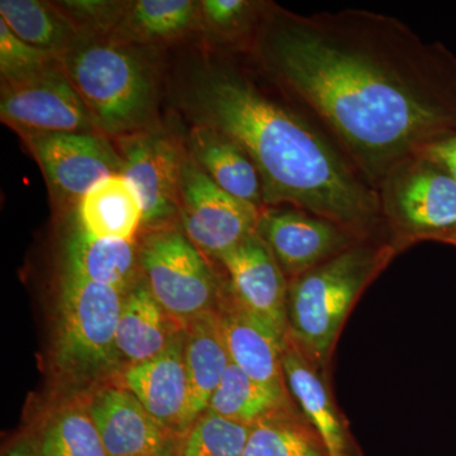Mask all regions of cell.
<instances>
[{"instance_id":"cell-1","label":"cell","mask_w":456,"mask_h":456,"mask_svg":"<svg viewBox=\"0 0 456 456\" xmlns=\"http://www.w3.org/2000/svg\"><path fill=\"white\" fill-rule=\"evenodd\" d=\"M261 74L378 191L395 167L456 134V56L397 18L265 3L251 41Z\"/></svg>"},{"instance_id":"cell-2","label":"cell","mask_w":456,"mask_h":456,"mask_svg":"<svg viewBox=\"0 0 456 456\" xmlns=\"http://www.w3.org/2000/svg\"><path fill=\"white\" fill-rule=\"evenodd\" d=\"M185 106L196 125L226 134L251 159L264 207L305 209L360 236L382 220L379 194L334 141L289 99L270 94L239 66L207 65L191 80Z\"/></svg>"},{"instance_id":"cell-3","label":"cell","mask_w":456,"mask_h":456,"mask_svg":"<svg viewBox=\"0 0 456 456\" xmlns=\"http://www.w3.org/2000/svg\"><path fill=\"white\" fill-rule=\"evenodd\" d=\"M136 45L112 37H80L59 57L95 127L122 139L151 130L158 112L154 65Z\"/></svg>"},{"instance_id":"cell-4","label":"cell","mask_w":456,"mask_h":456,"mask_svg":"<svg viewBox=\"0 0 456 456\" xmlns=\"http://www.w3.org/2000/svg\"><path fill=\"white\" fill-rule=\"evenodd\" d=\"M388 257V248L355 244L292 279L288 285V325L305 351L321 360L356 297Z\"/></svg>"},{"instance_id":"cell-5","label":"cell","mask_w":456,"mask_h":456,"mask_svg":"<svg viewBox=\"0 0 456 456\" xmlns=\"http://www.w3.org/2000/svg\"><path fill=\"white\" fill-rule=\"evenodd\" d=\"M125 293L62 274L57 308L55 365L66 382L106 378L122 362L116 334Z\"/></svg>"},{"instance_id":"cell-6","label":"cell","mask_w":456,"mask_h":456,"mask_svg":"<svg viewBox=\"0 0 456 456\" xmlns=\"http://www.w3.org/2000/svg\"><path fill=\"white\" fill-rule=\"evenodd\" d=\"M141 278L183 330L216 310L221 289L202 253L173 228H158L139 246Z\"/></svg>"},{"instance_id":"cell-7","label":"cell","mask_w":456,"mask_h":456,"mask_svg":"<svg viewBox=\"0 0 456 456\" xmlns=\"http://www.w3.org/2000/svg\"><path fill=\"white\" fill-rule=\"evenodd\" d=\"M378 194L383 217L401 230L441 241L456 231V180L424 155L395 167Z\"/></svg>"},{"instance_id":"cell-8","label":"cell","mask_w":456,"mask_h":456,"mask_svg":"<svg viewBox=\"0 0 456 456\" xmlns=\"http://www.w3.org/2000/svg\"><path fill=\"white\" fill-rule=\"evenodd\" d=\"M261 209L231 196L185 154L179 216L184 235L200 253L218 257L256 232Z\"/></svg>"},{"instance_id":"cell-9","label":"cell","mask_w":456,"mask_h":456,"mask_svg":"<svg viewBox=\"0 0 456 456\" xmlns=\"http://www.w3.org/2000/svg\"><path fill=\"white\" fill-rule=\"evenodd\" d=\"M0 118L20 136L99 132L60 61L25 82L2 86Z\"/></svg>"},{"instance_id":"cell-10","label":"cell","mask_w":456,"mask_h":456,"mask_svg":"<svg viewBox=\"0 0 456 456\" xmlns=\"http://www.w3.org/2000/svg\"><path fill=\"white\" fill-rule=\"evenodd\" d=\"M22 137L60 203L75 207L102 179L123 174L121 155L99 132Z\"/></svg>"},{"instance_id":"cell-11","label":"cell","mask_w":456,"mask_h":456,"mask_svg":"<svg viewBox=\"0 0 456 456\" xmlns=\"http://www.w3.org/2000/svg\"><path fill=\"white\" fill-rule=\"evenodd\" d=\"M285 277L292 279L358 244L362 236L290 206L264 207L256 228Z\"/></svg>"},{"instance_id":"cell-12","label":"cell","mask_w":456,"mask_h":456,"mask_svg":"<svg viewBox=\"0 0 456 456\" xmlns=\"http://www.w3.org/2000/svg\"><path fill=\"white\" fill-rule=\"evenodd\" d=\"M123 175L139 191L143 227L163 228L179 215L184 152L170 136L151 128L117 140Z\"/></svg>"},{"instance_id":"cell-13","label":"cell","mask_w":456,"mask_h":456,"mask_svg":"<svg viewBox=\"0 0 456 456\" xmlns=\"http://www.w3.org/2000/svg\"><path fill=\"white\" fill-rule=\"evenodd\" d=\"M230 278L236 301L287 336L288 281L274 255L257 232L217 257Z\"/></svg>"},{"instance_id":"cell-14","label":"cell","mask_w":456,"mask_h":456,"mask_svg":"<svg viewBox=\"0 0 456 456\" xmlns=\"http://www.w3.org/2000/svg\"><path fill=\"white\" fill-rule=\"evenodd\" d=\"M123 388L139 399L161 428L182 440L188 421L191 388L184 362V330L160 355L130 365L122 375Z\"/></svg>"},{"instance_id":"cell-15","label":"cell","mask_w":456,"mask_h":456,"mask_svg":"<svg viewBox=\"0 0 456 456\" xmlns=\"http://www.w3.org/2000/svg\"><path fill=\"white\" fill-rule=\"evenodd\" d=\"M88 411L110 456H178L180 440L126 388H106Z\"/></svg>"},{"instance_id":"cell-16","label":"cell","mask_w":456,"mask_h":456,"mask_svg":"<svg viewBox=\"0 0 456 456\" xmlns=\"http://www.w3.org/2000/svg\"><path fill=\"white\" fill-rule=\"evenodd\" d=\"M215 311L231 362L257 382L284 388L287 336L242 307L230 289L221 293Z\"/></svg>"},{"instance_id":"cell-17","label":"cell","mask_w":456,"mask_h":456,"mask_svg":"<svg viewBox=\"0 0 456 456\" xmlns=\"http://www.w3.org/2000/svg\"><path fill=\"white\" fill-rule=\"evenodd\" d=\"M182 331L140 277L125 294L117 325L121 359L127 367L149 362L163 354Z\"/></svg>"},{"instance_id":"cell-18","label":"cell","mask_w":456,"mask_h":456,"mask_svg":"<svg viewBox=\"0 0 456 456\" xmlns=\"http://www.w3.org/2000/svg\"><path fill=\"white\" fill-rule=\"evenodd\" d=\"M188 152L224 191L237 200L264 208L263 183L248 154L226 134L206 125H196L188 136Z\"/></svg>"},{"instance_id":"cell-19","label":"cell","mask_w":456,"mask_h":456,"mask_svg":"<svg viewBox=\"0 0 456 456\" xmlns=\"http://www.w3.org/2000/svg\"><path fill=\"white\" fill-rule=\"evenodd\" d=\"M74 208L77 226L98 239L134 241L143 226L139 191L123 174L102 179Z\"/></svg>"},{"instance_id":"cell-20","label":"cell","mask_w":456,"mask_h":456,"mask_svg":"<svg viewBox=\"0 0 456 456\" xmlns=\"http://www.w3.org/2000/svg\"><path fill=\"white\" fill-rule=\"evenodd\" d=\"M139 248L134 241L98 239L77 226L66 240V275L126 294L139 281Z\"/></svg>"},{"instance_id":"cell-21","label":"cell","mask_w":456,"mask_h":456,"mask_svg":"<svg viewBox=\"0 0 456 456\" xmlns=\"http://www.w3.org/2000/svg\"><path fill=\"white\" fill-rule=\"evenodd\" d=\"M184 362L191 388L188 421L191 428L208 410L209 402L231 364L216 311L196 318L185 327Z\"/></svg>"},{"instance_id":"cell-22","label":"cell","mask_w":456,"mask_h":456,"mask_svg":"<svg viewBox=\"0 0 456 456\" xmlns=\"http://www.w3.org/2000/svg\"><path fill=\"white\" fill-rule=\"evenodd\" d=\"M200 25V2L137 0L128 2L125 16L110 36L136 46H149L182 37Z\"/></svg>"},{"instance_id":"cell-23","label":"cell","mask_w":456,"mask_h":456,"mask_svg":"<svg viewBox=\"0 0 456 456\" xmlns=\"http://www.w3.org/2000/svg\"><path fill=\"white\" fill-rule=\"evenodd\" d=\"M285 382L312 428L325 444L329 456H346V440L340 419L320 378L298 350L285 347L281 356Z\"/></svg>"},{"instance_id":"cell-24","label":"cell","mask_w":456,"mask_h":456,"mask_svg":"<svg viewBox=\"0 0 456 456\" xmlns=\"http://www.w3.org/2000/svg\"><path fill=\"white\" fill-rule=\"evenodd\" d=\"M0 18L29 46L62 56L79 41L73 22L55 3L40 0H2Z\"/></svg>"},{"instance_id":"cell-25","label":"cell","mask_w":456,"mask_h":456,"mask_svg":"<svg viewBox=\"0 0 456 456\" xmlns=\"http://www.w3.org/2000/svg\"><path fill=\"white\" fill-rule=\"evenodd\" d=\"M284 388L266 386L231 362L207 411L231 421L253 426L283 407Z\"/></svg>"},{"instance_id":"cell-26","label":"cell","mask_w":456,"mask_h":456,"mask_svg":"<svg viewBox=\"0 0 456 456\" xmlns=\"http://www.w3.org/2000/svg\"><path fill=\"white\" fill-rule=\"evenodd\" d=\"M281 412L279 408L250 426L244 456H329L314 428Z\"/></svg>"},{"instance_id":"cell-27","label":"cell","mask_w":456,"mask_h":456,"mask_svg":"<svg viewBox=\"0 0 456 456\" xmlns=\"http://www.w3.org/2000/svg\"><path fill=\"white\" fill-rule=\"evenodd\" d=\"M41 456H110L88 410L68 408L46 426Z\"/></svg>"},{"instance_id":"cell-28","label":"cell","mask_w":456,"mask_h":456,"mask_svg":"<svg viewBox=\"0 0 456 456\" xmlns=\"http://www.w3.org/2000/svg\"><path fill=\"white\" fill-rule=\"evenodd\" d=\"M264 7L265 3L248 0H203L200 2V26L217 41L248 47Z\"/></svg>"},{"instance_id":"cell-29","label":"cell","mask_w":456,"mask_h":456,"mask_svg":"<svg viewBox=\"0 0 456 456\" xmlns=\"http://www.w3.org/2000/svg\"><path fill=\"white\" fill-rule=\"evenodd\" d=\"M250 426L206 411L180 440L178 456H244Z\"/></svg>"},{"instance_id":"cell-30","label":"cell","mask_w":456,"mask_h":456,"mask_svg":"<svg viewBox=\"0 0 456 456\" xmlns=\"http://www.w3.org/2000/svg\"><path fill=\"white\" fill-rule=\"evenodd\" d=\"M59 62V57L20 40L0 18V77L2 86H13L44 73Z\"/></svg>"},{"instance_id":"cell-31","label":"cell","mask_w":456,"mask_h":456,"mask_svg":"<svg viewBox=\"0 0 456 456\" xmlns=\"http://www.w3.org/2000/svg\"><path fill=\"white\" fill-rule=\"evenodd\" d=\"M55 4L73 22L80 37H110L121 23L128 2L66 0Z\"/></svg>"},{"instance_id":"cell-32","label":"cell","mask_w":456,"mask_h":456,"mask_svg":"<svg viewBox=\"0 0 456 456\" xmlns=\"http://www.w3.org/2000/svg\"><path fill=\"white\" fill-rule=\"evenodd\" d=\"M419 155H424L441 165L456 180V134L428 147Z\"/></svg>"},{"instance_id":"cell-33","label":"cell","mask_w":456,"mask_h":456,"mask_svg":"<svg viewBox=\"0 0 456 456\" xmlns=\"http://www.w3.org/2000/svg\"><path fill=\"white\" fill-rule=\"evenodd\" d=\"M3 456H41L38 440L26 439L18 441Z\"/></svg>"},{"instance_id":"cell-34","label":"cell","mask_w":456,"mask_h":456,"mask_svg":"<svg viewBox=\"0 0 456 456\" xmlns=\"http://www.w3.org/2000/svg\"><path fill=\"white\" fill-rule=\"evenodd\" d=\"M444 241L449 242V244L456 246V231H454V232L452 233H450V235L446 237V239L444 240Z\"/></svg>"}]
</instances>
